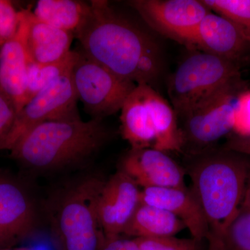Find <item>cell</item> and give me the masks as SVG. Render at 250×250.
<instances>
[{"mask_svg": "<svg viewBox=\"0 0 250 250\" xmlns=\"http://www.w3.org/2000/svg\"><path fill=\"white\" fill-rule=\"evenodd\" d=\"M74 35L88 57L123 80L154 87L161 76L164 62L155 39L107 1H90Z\"/></svg>", "mask_w": 250, "mask_h": 250, "instance_id": "obj_1", "label": "cell"}, {"mask_svg": "<svg viewBox=\"0 0 250 250\" xmlns=\"http://www.w3.org/2000/svg\"><path fill=\"white\" fill-rule=\"evenodd\" d=\"M139 250H200L201 243L194 238L175 236L134 238Z\"/></svg>", "mask_w": 250, "mask_h": 250, "instance_id": "obj_23", "label": "cell"}, {"mask_svg": "<svg viewBox=\"0 0 250 250\" xmlns=\"http://www.w3.org/2000/svg\"><path fill=\"white\" fill-rule=\"evenodd\" d=\"M207 250H250V182L236 214Z\"/></svg>", "mask_w": 250, "mask_h": 250, "instance_id": "obj_20", "label": "cell"}, {"mask_svg": "<svg viewBox=\"0 0 250 250\" xmlns=\"http://www.w3.org/2000/svg\"><path fill=\"white\" fill-rule=\"evenodd\" d=\"M233 132L238 136L250 137V90L242 92L237 98Z\"/></svg>", "mask_w": 250, "mask_h": 250, "instance_id": "obj_24", "label": "cell"}, {"mask_svg": "<svg viewBox=\"0 0 250 250\" xmlns=\"http://www.w3.org/2000/svg\"><path fill=\"white\" fill-rule=\"evenodd\" d=\"M18 243L0 229V249L12 248Z\"/></svg>", "mask_w": 250, "mask_h": 250, "instance_id": "obj_29", "label": "cell"}, {"mask_svg": "<svg viewBox=\"0 0 250 250\" xmlns=\"http://www.w3.org/2000/svg\"><path fill=\"white\" fill-rule=\"evenodd\" d=\"M141 191L138 184L120 170L105 181L98 204L105 236L123 235L141 204Z\"/></svg>", "mask_w": 250, "mask_h": 250, "instance_id": "obj_11", "label": "cell"}, {"mask_svg": "<svg viewBox=\"0 0 250 250\" xmlns=\"http://www.w3.org/2000/svg\"><path fill=\"white\" fill-rule=\"evenodd\" d=\"M119 170L141 189L187 187L184 169L167 153L150 148H131L122 158Z\"/></svg>", "mask_w": 250, "mask_h": 250, "instance_id": "obj_12", "label": "cell"}, {"mask_svg": "<svg viewBox=\"0 0 250 250\" xmlns=\"http://www.w3.org/2000/svg\"><path fill=\"white\" fill-rule=\"evenodd\" d=\"M246 90V82L241 77H237L179 119L183 149L187 148L191 155L197 154L211 148L233 131L235 104L238 95Z\"/></svg>", "mask_w": 250, "mask_h": 250, "instance_id": "obj_7", "label": "cell"}, {"mask_svg": "<svg viewBox=\"0 0 250 250\" xmlns=\"http://www.w3.org/2000/svg\"><path fill=\"white\" fill-rule=\"evenodd\" d=\"M186 228L170 212L141 202L123 235L133 238L174 236Z\"/></svg>", "mask_w": 250, "mask_h": 250, "instance_id": "obj_18", "label": "cell"}, {"mask_svg": "<svg viewBox=\"0 0 250 250\" xmlns=\"http://www.w3.org/2000/svg\"><path fill=\"white\" fill-rule=\"evenodd\" d=\"M121 131L131 149L182 152L184 139L170 103L147 84L136 85L121 108Z\"/></svg>", "mask_w": 250, "mask_h": 250, "instance_id": "obj_5", "label": "cell"}, {"mask_svg": "<svg viewBox=\"0 0 250 250\" xmlns=\"http://www.w3.org/2000/svg\"><path fill=\"white\" fill-rule=\"evenodd\" d=\"M89 3L75 0H39L34 14L52 27L75 34L83 21Z\"/></svg>", "mask_w": 250, "mask_h": 250, "instance_id": "obj_19", "label": "cell"}, {"mask_svg": "<svg viewBox=\"0 0 250 250\" xmlns=\"http://www.w3.org/2000/svg\"><path fill=\"white\" fill-rule=\"evenodd\" d=\"M16 116L14 104L0 88V149H4Z\"/></svg>", "mask_w": 250, "mask_h": 250, "instance_id": "obj_26", "label": "cell"}, {"mask_svg": "<svg viewBox=\"0 0 250 250\" xmlns=\"http://www.w3.org/2000/svg\"><path fill=\"white\" fill-rule=\"evenodd\" d=\"M99 250H139V248L134 238L117 236L106 237Z\"/></svg>", "mask_w": 250, "mask_h": 250, "instance_id": "obj_27", "label": "cell"}, {"mask_svg": "<svg viewBox=\"0 0 250 250\" xmlns=\"http://www.w3.org/2000/svg\"><path fill=\"white\" fill-rule=\"evenodd\" d=\"M191 156L190 188L207 219L210 243L223 234L243 201L250 182V156L223 147Z\"/></svg>", "mask_w": 250, "mask_h": 250, "instance_id": "obj_2", "label": "cell"}, {"mask_svg": "<svg viewBox=\"0 0 250 250\" xmlns=\"http://www.w3.org/2000/svg\"><path fill=\"white\" fill-rule=\"evenodd\" d=\"M105 179L90 174L64 188L49 210L51 231L57 250H99L106 236L98 204Z\"/></svg>", "mask_w": 250, "mask_h": 250, "instance_id": "obj_4", "label": "cell"}, {"mask_svg": "<svg viewBox=\"0 0 250 250\" xmlns=\"http://www.w3.org/2000/svg\"><path fill=\"white\" fill-rule=\"evenodd\" d=\"M0 250H29L27 249H22V248H21V249H16V248H6V249H0Z\"/></svg>", "mask_w": 250, "mask_h": 250, "instance_id": "obj_30", "label": "cell"}, {"mask_svg": "<svg viewBox=\"0 0 250 250\" xmlns=\"http://www.w3.org/2000/svg\"><path fill=\"white\" fill-rule=\"evenodd\" d=\"M19 12L12 4L6 0H0V46L14 37L19 24Z\"/></svg>", "mask_w": 250, "mask_h": 250, "instance_id": "obj_25", "label": "cell"}, {"mask_svg": "<svg viewBox=\"0 0 250 250\" xmlns=\"http://www.w3.org/2000/svg\"><path fill=\"white\" fill-rule=\"evenodd\" d=\"M211 12L226 18L250 42V0H201Z\"/></svg>", "mask_w": 250, "mask_h": 250, "instance_id": "obj_22", "label": "cell"}, {"mask_svg": "<svg viewBox=\"0 0 250 250\" xmlns=\"http://www.w3.org/2000/svg\"><path fill=\"white\" fill-rule=\"evenodd\" d=\"M72 71L77 98L92 119L103 121L121 111L136 84L123 80L82 50Z\"/></svg>", "mask_w": 250, "mask_h": 250, "instance_id": "obj_8", "label": "cell"}, {"mask_svg": "<svg viewBox=\"0 0 250 250\" xmlns=\"http://www.w3.org/2000/svg\"><path fill=\"white\" fill-rule=\"evenodd\" d=\"M18 30L0 50V88L14 104L17 114L29 101L27 75L29 59L26 46L25 10L19 12Z\"/></svg>", "mask_w": 250, "mask_h": 250, "instance_id": "obj_13", "label": "cell"}, {"mask_svg": "<svg viewBox=\"0 0 250 250\" xmlns=\"http://www.w3.org/2000/svg\"><path fill=\"white\" fill-rule=\"evenodd\" d=\"M109 136L100 120L45 122L29 130L12 148L11 156L32 170H62L93 157Z\"/></svg>", "mask_w": 250, "mask_h": 250, "instance_id": "obj_3", "label": "cell"}, {"mask_svg": "<svg viewBox=\"0 0 250 250\" xmlns=\"http://www.w3.org/2000/svg\"><path fill=\"white\" fill-rule=\"evenodd\" d=\"M191 50L201 51L240 65L250 52V42L229 21L210 11L197 27Z\"/></svg>", "mask_w": 250, "mask_h": 250, "instance_id": "obj_14", "label": "cell"}, {"mask_svg": "<svg viewBox=\"0 0 250 250\" xmlns=\"http://www.w3.org/2000/svg\"><path fill=\"white\" fill-rule=\"evenodd\" d=\"M128 4L151 29L189 50L199 24L210 11L201 0H132Z\"/></svg>", "mask_w": 250, "mask_h": 250, "instance_id": "obj_10", "label": "cell"}, {"mask_svg": "<svg viewBox=\"0 0 250 250\" xmlns=\"http://www.w3.org/2000/svg\"><path fill=\"white\" fill-rule=\"evenodd\" d=\"M72 72L59 77L36 94L16 116L4 149L11 150L36 125L53 121L80 119Z\"/></svg>", "mask_w": 250, "mask_h": 250, "instance_id": "obj_9", "label": "cell"}, {"mask_svg": "<svg viewBox=\"0 0 250 250\" xmlns=\"http://www.w3.org/2000/svg\"><path fill=\"white\" fill-rule=\"evenodd\" d=\"M78 57V50L75 49L60 60L49 63L40 64L29 61L27 75L29 100L59 77L71 72Z\"/></svg>", "mask_w": 250, "mask_h": 250, "instance_id": "obj_21", "label": "cell"}, {"mask_svg": "<svg viewBox=\"0 0 250 250\" xmlns=\"http://www.w3.org/2000/svg\"><path fill=\"white\" fill-rule=\"evenodd\" d=\"M27 17L26 46L31 62L45 64L60 60L71 51L74 34L42 22L30 10Z\"/></svg>", "mask_w": 250, "mask_h": 250, "instance_id": "obj_17", "label": "cell"}, {"mask_svg": "<svg viewBox=\"0 0 250 250\" xmlns=\"http://www.w3.org/2000/svg\"><path fill=\"white\" fill-rule=\"evenodd\" d=\"M36 223L35 208L27 191L0 170V229L18 243L30 236Z\"/></svg>", "mask_w": 250, "mask_h": 250, "instance_id": "obj_16", "label": "cell"}, {"mask_svg": "<svg viewBox=\"0 0 250 250\" xmlns=\"http://www.w3.org/2000/svg\"><path fill=\"white\" fill-rule=\"evenodd\" d=\"M224 149L250 156V137H244L233 134L224 145Z\"/></svg>", "mask_w": 250, "mask_h": 250, "instance_id": "obj_28", "label": "cell"}, {"mask_svg": "<svg viewBox=\"0 0 250 250\" xmlns=\"http://www.w3.org/2000/svg\"><path fill=\"white\" fill-rule=\"evenodd\" d=\"M141 202L170 212L188 229L192 238L202 243L209 233L208 223L190 188H147L141 189Z\"/></svg>", "mask_w": 250, "mask_h": 250, "instance_id": "obj_15", "label": "cell"}, {"mask_svg": "<svg viewBox=\"0 0 250 250\" xmlns=\"http://www.w3.org/2000/svg\"><path fill=\"white\" fill-rule=\"evenodd\" d=\"M190 51L167 85L170 104L179 120L241 77L238 64L201 51Z\"/></svg>", "mask_w": 250, "mask_h": 250, "instance_id": "obj_6", "label": "cell"}]
</instances>
